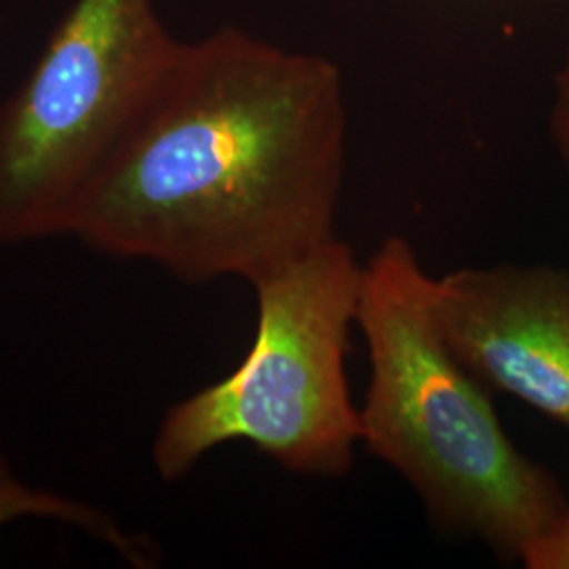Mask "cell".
I'll list each match as a JSON object with an SVG mask.
<instances>
[{"instance_id":"1","label":"cell","mask_w":569,"mask_h":569,"mask_svg":"<svg viewBox=\"0 0 569 569\" xmlns=\"http://www.w3.org/2000/svg\"><path fill=\"white\" fill-rule=\"evenodd\" d=\"M346 146L338 63L226 26L180 44L70 237L183 283L251 284L338 237Z\"/></svg>"},{"instance_id":"2","label":"cell","mask_w":569,"mask_h":569,"mask_svg":"<svg viewBox=\"0 0 569 569\" xmlns=\"http://www.w3.org/2000/svg\"><path fill=\"white\" fill-rule=\"evenodd\" d=\"M430 287L401 237L385 239L363 262L357 326L369 385L361 443L406 479L437 526L521 561L568 500L555 475L510 441L491 390L449 348Z\"/></svg>"},{"instance_id":"3","label":"cell","mask_w":569,"mask_h":569,"mask_svg":"<svg viewBox=\"0 0 569 569\" xmlns=\"http://www.w3.org/2000/svg\"><path fill=\"white\" fill-rule=\"evenodd\" d=\"M363 264L338 237L256 279V338L241 366L169 407L152 441L159 477L183 479L209 451L249 443L302 477L340 479L361 443L346 355Z\"/></svg>"},{"instance_id":"4","label":"cell","mask_w":569,"mask_h":569,"mask_svg":"<svg viewBox=\"0 0 569 569\" xmlns=\"http://www.w3.org/2000/svg\"><path fill=\"white\" fill-rule=\"evenodd\" d=\"M180 44L154 0H74L0 106V244L70 234Z\"/></svg>"},{"instance_id":"5","label":"cell","mask_w":569,"mask_h":569,"mask_svg":"<svg viewBox=\"0 0 569 569\" xmlns=\"http://www.w3.org/2000/svg\"><path fill=\"white\" fill-rule=\"evenodd\" d=\"M432 312L456 357L569 428V272L549 264L460 268L432 277Z\"/></svg>"},{"instance_id":"6","label":"cell","mask_w":569,"mask_h":569,"mask_svg":"<svg viewBox=\"0 0 569 569\" xmlns=\"http://www.w3.org/2000/svg\"><path fill=\"white\" fill-rule=\"evenodd\" d=\"M18 515H44L81 526L96 538H102L103 542L114 547L124 557L138 559L140 547L136 545V540L121 533V529L114 526L110 517H106L100 510L82 507L79 502L66 500L60 496H49L44 491L23 488L16 477H11L0 451V523Z\"/></svg>"},{"instance_id":"7","label":"cell","mask_w":569,"mask_h":569,"mask_svg":"<svg viewBox=\"0 0 569 569\" xmlns=\"http://www.w3.org/2000/svg\"><path fill=\"white\" fill-rule=\"evenodd\" d=\"M521 563L528 569H569V502L557 523L523 552Z\"/></svg>"},{"instance_id":"8","label":"cell","mask_w":569,"mask_h":569,"mask_svg":"<svg viewBox=\"0 0 569 569\" xmlns=\"http://www.w3.org/2000/svg\"><path fill=\"white\" fill-rule=\"evenodd\" d=\"M550 142L569 171V51L555 74V96L550 106Z\"/></svg>"}]
</instances>
